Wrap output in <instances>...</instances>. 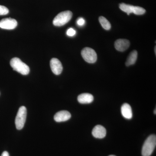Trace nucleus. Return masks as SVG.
<instances>
[{"label": "nucleus", "instance_id": "nucleus-20", "mask_svg": "<svg viewBox=\"0 0 156 156\" xmlns=\"http://www.w3.org/2000/svg\"><path fill=\"white\" fill-rule=\"evenodd\" d=\"M155 54H156V47H155Z\"/></svg>", "mask_w": 156, "mask_h": 156}, {"label": "nucleus", "instance_id": "nucleus-19", "mask_svg": "<svg viewBox=\"0 0 156 156\" xmlns=\"http://www.w3.org/2000/svg\"><path fill=\"white\" fill-rule=\"evenodd\" d=\"M1 156H9V153L7 151L3 152Z\"/></svg>", "mask_w": 156, "mask_h": 156}, {"label": "nucleus", "instance_id": "nucleus-21", "mask_svg": "<svg viewBox=\"0 0 156 156\" xmlns=\"http://www.w3.org/2000/svg\"><path fill=\"white\" fill-rule=\"evenodd\" d=\"M154 113L155 114H156V109H155V110L154 111Z\"/></svg>", "mask_w": 156, "mask_h": 156}, {"label": "nucleus", "instance_id": "nucleus-4", "mask_svg": "<svg viewBox=\"0 0 156 156\" xmlns=\"http://www.w3.org/2000/svg\"><path fill=\"white\" fill-rule=\"evenodd\" d=\"M27 110L25 106L20 108L15 120V126L17 130H21L24 127L26 120Z\"/></svg>", "mask_w": 156, "mask_h": 156}, {"label": "nucleus", "instance_id": "nucleus-12", "mask_svg": "<svg viewBox=\"0 0 156 156\" xmlns=\"http://www.w3.org/2000/svg\"><path fill=\"white\" fill-rule=\"evenodd\" d=\"M121 112L123 117L127 119H131L133 116L132 109L128 103H124L121 107Z\"/></svg>", "mask_w": 156, "mask_h": 156}, {"label": "nucleus", "instance_id": "nucleus-11", "mask_svg": "<svg viewBox=\"0 0 156 156\" xmlns=\"http://www.w3.org/2000/svg\"><path fill=\"white\" fill-rule=\"evenodd\" d=\"M92 134L95 138L102 139L106 136V130L103 126L97 125L92 130Z\"/></svg>", "mask_w": 156, "mask_h": 156}, {"label": "nucleus", "instance_id": "nucleus-3", "mask_svg": "<svg viewBox=\"0 0 156 156\" xmlns=\"http://www.w3.org/2000/svg\"><path fill=\"white\" fill-rule=\"evenodd\" d=\"M72 16L71 11H66L60 12L53 19V25L56 27L62 26L69 22Z\"/></svg>", "mask_w": 156, "mask_h": 156}, {"label": "nucleus", "instance_id": "nucleus-9", "mask_svg": "<svg viewBox=\"0 0 156 156\" xmlns=\"http://www.w3.org/2000/svg\"><path fill=\"white\" fill-rule=\"evenodd\" d=\"M130 41L126 39H120L117 40L115 43V47L118 51L123 52L129 48Z\"/></svg>", "mask_w": 156, "mask_h": 156}, {"label": "nucleus", "instance_id": "nucleus-1", "mask_svg": "<svg viewBox=\"0 0 156 156\" xmlns=\"http://www.w3.org/2000/svg\"><path fill=\"white\" fill-rule=\"evenodd\" d=\"M10 65L14 70L16 71L23 75H27L30 73V68L23 62L19 58L14 57L10 61Z\"/></svg>", "mask_w": 156, "mask_h": 156}, {"label": "nucleus", "instance_id": "nucleus-8", "mask_svg": "<svg viewBox=\"0 0 156 156\" xmlns=\"http://www.w3.org/2000/svg\"><path fill=\"white\" fill-rule=\"evenodd\" d=\"M50 66L52 71L56 75H60L62 72L63 67L60 61L56 58H52L50 62Z\"/></svg>", "mask_w": 156, "mask_h": 156}, {"label": "nucleus", "instance_id": "nucleus-6", "mask_svg": "<svg viewBox=\"0 0 156 156\" xmlns=\"http://www.w3.org/2000/svg\"><path fill=\"white\" fill-rule=\"evenodd\" d=\"M81 55L84 60L88 63H95L97 60V54L92 48H84L81 51Z\"/></svg>", "mask_w": 156, "mask_h": 156}, {"label": "nucleus", "instance_id": "nucleus-5", "mask_svg": "<svg viewBox=\"0 0 156 156\" xmlns=\"http://www.w3.org/2000/svg\"><path fill=\"white\" fill-rule=\"evenodd\" d=\"M119 8L122 11L126 12L129 15L131 13H134L136 15H142L145 13L146 10L139 6H134L122 3L119 5Z\"/></svg>", "mask_w": 156, "mask_h": 156}, {"label": "nucleus", "instance_id": "nucleus-2", "mask_svg": "<svg viewBox=\"0 0 156 156\" xmlns=\"http://www.w3.org/2000/svg\"><path fill=\"white\" fill-rule=\"evenodd\" d=\"M156 145V136L152 134L146 140L142 149L143 156H150L153 152Z\"/></svg>", "mask_w": 156, "mask_h": 156}, {"label": "nucleus", "instance_id": "nucleus-18", "mask_svg": "<svg viewBox=\"0 0 156 156\" xmlns=\"http://www.w3.org/2000/svg\"><path fill=\"white\" fill-rule=\"evenodd\" d=\"M85 20H84L83 18H82V17L79 18V19H78L77 21V23L78 25L80 26H83V25L85 24Z\"/></svg>", "mask_w": 156, "mask_h": 156}, {"label": "nucleus", "instance_id": "nucleus-15", "mask_svg": "<svg viewBox=\"0 0 156 156\" xmlns=\"http://www.w3.org/2000/svg\"><path fill=\"white\" fill-rule=\"evenodd\" d=\"M99 21L101 26L106 30H109L111 28V25L108 20L103 16H101L99 18Z\"/></svg>", "mask_w": 156, "mask_h": 156}, {"label": "nucleus", "instance_id": "nucleus-7", "mask_svg": "<svg viewBox=\"0 0 156 156\" xmlns=\"http://www.w3.org/2000/svg\"><path fill=\"white\" fill-rule=\"evenodd\" d=\"M17 22L16 20L11 18H6L0 21V28L6 30H13L16 28Z\"/></svg>", "mask_w": 156, "mask_h": 156}, {"label": "nucleus", "instance_id": "nucleus-14", "mask_svg": "<svg viewBox=\"0 0 156 156\" xmlns=\"http://www.w3.org/2000/svg\"><path fill=\"white\" fill-rule=\"evenodd\" d=\"M137 58V52L136 50H133L128 56L126 62V66H128L134 64L136 62Z\"/></svg>", "mask_w": 156, "mask_h": 156}, {"label": "nucleus", "instance_id": "nucleus-16", "mask_svg": "<svg viewBox=\"0 0 156 156\" xmlns=\"http://www.w3.org/2000/svg\"><path fill=\"white\" fill-rule=\"evenodd\" d=\"M9 10L5 6L0 5V15H5L9 14Z\"/></svg>", "mask_w": 156, "mask_h": 156}, {"label": "nucleus", "instance_id": "nucleus-17", "mask_svg": "<svg viewBox=\"0 0 156 156\" xmlns=\"http://www.w3.org/2000/svg\"><path fill=\"white\" fill-rule=\"evenodd\" d=\"M76 31L74 29L70 28L68 30L66 34L68 36L70 37L74 36L76 34Z\"/></svg>", "mask_w": 156, "mask_h": 156}, {"label": "nucleus", "instance_id": "nucleus-22", "mask_svg": "<svg viewBox=\"0 0 156 156\" xmlns=\"http://www.w3.org/2000/svg\"><path fill=\"white\" fill-rule=\"evenodd\" d=\"M115 156L113 155H110V156Z\"/></svg>", "mask_w": 156, "mask_h": 156}, {"label": "nucleus", "instance_id": "nucleus-10", "mask_svg": "<svg viewBox=\"0 0 156 156\" xmlns=\"http://www.w3.org/2000/svg\"><path fill=\"white\" fill-rule=\"evenodd\" d=\"M71 115L67 111H61L56 113L54 116V120L57 122H66L69 120Z\"/></svg>", "mask_w": 156, "mask_h": 156}, {"label": "nucleus", "instance_id": "nucleus-13", "mask_svg": "<svg viewBox=\"0 0 156 156\" xmlns=\"http://www.w3.org/2000/svg\"><path fill=\"white\" fill-rule=\"evenodd\" d=\"M77 99L80 103L86 104L92 103L94 100V97L90 93H83L78 96Z\"/></svg>", "mask_w": 156, "mask_h": 156}]
</instances>
